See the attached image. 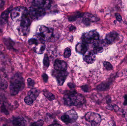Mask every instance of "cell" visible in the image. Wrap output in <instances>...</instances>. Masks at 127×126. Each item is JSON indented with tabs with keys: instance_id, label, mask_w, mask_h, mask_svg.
I'll use <instances>...</instances> for the list:
<instances>
[{
	"instance_id": "1",
	"label": "cell",
	"mask_w": 127,
	"mask_h": 126,
	"mask_svg": "<svg viewBox=\"0 0 127 126\" xmlns=\"http://www.w3.org/2000/svg\"><path fill=\"white\" fill-rule=\"evenodd\" d=\"M63 99L64 104L70 106H81L86 102V99L83 95L75 91H66Z\"/></svg>"
},
{
	"instance_id": "2",
	"label": "cell",
	"mask_w": 127,
	"mask_h": 126,
	"mask_svg": "<svg viewBox=\"0 0 127 126\" xmlns=\"http://www.w3.org/2000/svg\"><path fill=\"white\" fill-rule=\"evenodd\" d=\"M25 86V81L21 75L16 73L11 78L9 86L10 93L12 95L18 94Z\"/></svg>"
},
{
	"instance_id": "3",
	"label": "cell",
	"mask_w": 127,
	"mask_h": 126,
	"mask_svg": "<svg viewBox=\"0 0 127 126\" xmlns=\"http://www.w3.org/2000/svg\"><path fill=\"white\" fill-rule=\"evenodd\" d=\"M36 36L42 41H52L54 37L53 30L43 25L38 27L36 29Z\"/></svg>"
},
{
	"instance_id": "4",
	"label": "cell",
	"mask_w": 127,
	"mask_h": 126,
	"mask_svg": "<svg viewBox=\"0 0 127 126\" xmlns=\"http://www.w3.org/2000/svg\"><path fill=\"white\" fill-rule=\"evenodd\" d=\"M11 18L15 21H21L22 19L29 15L27 9L24 7L19 6L11 10Z\"/></svg>"
},
{
	"instance_id": "5",
	"label": "cell",
	"mask_w": 127,
	"mask_h": 126,
	"mask_svg": "<svg viewBox=\"0 0 127 126\" xmlns=\"http://www.w3.org/2000/svg\"><path fill=\"white\" fill-rule=\"evenodd\" d=\"M99 38V34L95 30H92L84 33L81 37L83 42L87 44L93 43L98 41Z\"/></svg>"
},
{
	"instance_id": "6",
	"label": "cell",
	"mask_w": 127,
	"mask_h": 126,
	"mask_svg": "<svg viewBox=\"0 0 127 126\" xmlns=\"http://www.w3.org/2000/svg\"><path fill=\"white\" fill-rule=\"evenodd\" d=\"M85 119L90 123L91 126H99L101 119L100 115L95 112H90L85 115Z\"/></svg>"
},
{
	"instance_id": "7",
	"label": "cell",
	"mask_w": 127,
	"mask_h": 126,
	"mask_svg": "<svg viewBox=\"0 0 127 126\" xmlns=\"http://www.w3.org/2000/svg\"><path fill=\"white\" fill-rule=\"evenodd\" d=\"M78 118V115L74 110H70L64 114L61 117V120L66 124L72 123L75 122Z\"/></svg>"
},
{
	"instance_id": "8",
	"label": "cell",
	"mask_w": 127,
	"mask_h": 126,
	"mask_svg": "<svg viewBox=\"0 0 127 126\" xmlns=\"http://www.w3.org/2000/svg\"><path fill=\"white\" fill-rule=\"evenodd\" d=\"M28 13L31 19L39 20L44 16L45 10L42 8L32 7L30 9Z\"/></svg>"
},
{
	"instance_id": "9",
	"label": "cell",
	"mask_w": 127,
	"mask_h": 126,
	"mask_svg": "<svg viewBox=\"0 0 127 126\" xmlns=\"http://www.w3.org/2000/svg\"><path fill=\"white\" fill-rule=\"evenodd\" d=\"M40 93L39 90L36 88L31 89L28 93L27 95L25 98L24 101L27 105L31 106L33 103Z\"/></svg>"
},
{
	"instance_id": "10",
	"label": "cell",
	"mask_w": 127,
	"mask_h": 126,
	"mask_svg": "<svg viewBox=\"0 0 127 126\" xmlns=\"http://www.w3.org/2000/svg\"><path fill=\"white\" fill-rule=\"evenodd\" d=\"M29 15L24 18L21 21L20 26L19 28V32L21 35H25L28 32V29L31 24V20Z\"/></svg>"
},
{
	"instance_id": "11",
	"label": "cell",
	"mask_w": 127,
	"mask_h": 126,
	"mask_svg": "<svg viewBox=\"0 0 127 126\" xmlns=\"http://www.w3.org/2000/svg\"><path fill=\"white\" fill-rule=\"evenodd\" d=\"M38 38H34L32 42V45H33V50L37 54H42L44 52L45 45L43 42Z\"/></svg>"
},
{
	"instance_id": "12",
	"label": "cell",
	"mask_w": 127,
	"mask_h": 126,
	"mask_svg": "<svg viewBox=\"0 0 127 126\" xmlns=\"http://www.w3.org/2000/svg\"><path fill=\"white\" fill-rule=\"evenodd\" d=\"M54 76L56 78L58 84L59 86L63 85L68 75V72L66 71H57L54 72Z\"/></svg>"
},
{
	"instance_id": "13",
	"label": "cell",
	"mask_w": 127,
	"mask_h": 126,
	"mask_svg": "<svg viewBox=\"0 0 127 126\" xmlns=\"http://www.w3.org/2000/svg\"><path fill=\"white\" fill-rule=\"evenodd\" d=\"M33 7H38L44 9H48L51 5V1L49 0H37L33 1L32 3Z\"/></svg>"
},
{
	"instance_id": "14",
	"label": "cell",
	"mask_w": 127,
	"mask_h": 126,
	"mask_svg": "<svg viewBox=\"0 0 127 126\" xmlns=\"http://www.w3.org/2000/svg\"><path fill=\"white\" fill-rule=\"evenodd\" d=\"M12 124L13 126H27L26 120L22 116H15L13 117L11 120Z\"/></svg>"
},
{
	"instance_id": "15",
	"label": "cell",
	"mask_w": 127,
	"mask_h": 126,
	"mask_svg": "<svg viewBox=\"0 0 127 126\" xmlns=\"http://www.w3.org/2000/svg\"><path fill=\"white\" fill-rule=\"evenodd\" d=\"M54 68L56 71H66L67 69V64L64 61L57 59L54 62Z\"/></svg>"
},
{
	"instance_id": "16",
	"label": "cell",
	"mask_w": 127,
	"mask_h": 126,
	"mask_svg": "<svg viewBox=\"0 0 127 126\" xmlns=\"http://www.w3.org/2000/svg\"><path fill=\"white\" fill-rule=\"evenodd\" d=\"M83 58L84 61H86L87 63L91 64L94 63L95 61V54L92 51H87L83 55Z\"/></svg>"
},
{
	"instance_id": "17",
	"label": "cell",
	"mask_w": 127,
	"mask_h": 126,
	"mask_svg": "<svg viewBox=\"0 0 127 126\" xmlns=\"http://www.w3.org/2000/svg\"><path fill=\"white\" fill-rule=\"evenodd\" d=\"M83 22L87 25L90 24L92 22H95L97 20V18L92 14L89 13H85L83 15Z\"/></svg>"
},
{
	"instance_id": "18",
	"label": "cell",
	"mask_w": 127,
	"mask_h": 126,
	"mask_svg": "<svg viewBox=\"0 0 127 126\" xmlns=\"http://www.w3.org/2000/svg\"><path fill=\"white\" fill-rule=\"evenodd\" d=\"M12 9V7L10 6L2 13L0 18V22L1 24L3 25L6 23L8 20L9 13L11 12Z\"/></svg>"
},
{
	"instance_id": "19",
	"label": "cell",
	"mask_w": 127,
	"mask_h": 126,
	"mask_svg": "<svg viewBox=\"0 0 127 126\" xmlns=\"http://www.w3.org/2000/svg\"><path fill=\"white\" fill-rule=\"evenodd\" d=\"M76 52L80 54L84 55L87 51V47L84 43H79L75 47Z\"/></svg>"
},
{
	"instance_id": "20",
	"label": "cell",
	"mask_w": 127,
	"mask_h": 126,
	"mask_svg": "<svg viewBox=\"0 0 127 126\" xmlns=\"http://www.w3.org/2000/svg\"><path fill=\"white\" fill-rule=\"evenodd\" d=\"M119 38V35L115 32H110L107 35L106 39L109 41L110 43L115 41Z\"/></svg>"
},
{
	"instance_id": "21",
	"label": "cell",
	"mask_w": 127,
	"mask_h": 126,
	"mask_svg": "<svg viewBox=\"0 0 127 126\" xmlns=\"http://www.w3.org/2000/svg\"><path fill=\"white\" fill-rule=\"evenodd\" d=\"M110 83L108 82L102 83L97 87V89L100 91H105L109 88Z\"/></svg>"
},
{
	"instance_id": "22",
	"label": "cell",
	"mask_w": 127,
	"mask_h": 126,
	"mask_svg": "<svg viewBox=\"0 0 127 126\" xmlns=\"http://www.w3.org/2000/svg\"><path fill=\"white\" fill-rule=\"evenodd\" d=\"M8 83L3 78L0 76V90H5L8 87Z\"/></svg>"
},
{
	"instance_id": "23",
	"label": "cell",
	"mask_w": 127,
	"mask_h": 126,
	"mask_svg": "<svg viewBox=\"0 0 127 126\" xmlns=\"http://www.w3.org/2000/svg\"><path fill=\"white\" fill-rule=\"evenodd\" d=\"M43 94L44 96L48 99L49 100L52 101L55 99V96L51 92H49L46 90H44L43 91Z\"/></svg>"
},
{
	"instance_id": "24",
	"label": "cell",
	"mask_w": 127,
	"mask_h": 126,
	"mask_svg": "<svg viewBox=\"0 0 127 126\" xmlns=\"http://www.w3.org/2000/svg\"><path fill=\"white\" fill-rule=\"evenodd\" d=\"M43 65H44V69L45 70H47L49 66L50 65V61L48 56L47 54L45 55L43 60Z\"/></svg>"
},
{
	"instance_id": "25",
	"label": "cell",
	"mask_w": 127,
	"mask_h": 126,
	"mask_svg": "<svg viewBox=\"0 0 127 126\" xmlns=\"http://www.w3.org/2000/svg\"><path fill=\"white\" fill-rule=\"evenodd\" d=\"M82 16H83V15H82L81 13H75L74 15H72L69 16L68 18V20L69 21H74L77 20L78 18Z\"/></svg>"
},
{
	"instance_id": "26",
	"label": "cell",
	"mask_w": 127,
	"mask_h": 126,
	"mask_svg": "<svg viewBox=\"0 0 127 126\" xmlns=\"http://www.w3.org/2000/svg\"><path fill=\"white\" fill-rule=\"evenodd\" d=\"M103 48L102 47L96 46L93 49V52L95 54H97L103 52Z\"/></svg>"
},
{
	"instance_id": "27",
	"label": "cell",
	"mask_w": 127,
	"mask_h": 126,
	"mask_svg": "<svg viewBox=\"0 0 127 126\" xmlns=\"http://www.w3.org/2000/svg\"><path fill=\"white\" fill-rule=\"evenodd\" d=\"M71 54V49L68 47L66 48L65 49V51H64V57L66 58H68L70 57Z\"/></svg>"
},
{
	"instance_id": "28",
	"label": "cell",
	"mask_w": 127,
	"mask_h": 126,
	"mask_svg": "<svg viewBox=\"0 0 127 126\" xmlns=\"http://www.w3.org/2000/svg\"><path fill=\"white\" fill-rule=\"evenodd\" d=\"M104 66L107 70H111L113 69L112 66L109 62L104 61L103 63Z\"/></svg>"
},
{
	"instance_id": "29",
	"label": "cell",
	"mask_w": 127,
	"mask_h": 126,
	"mask_svg": "<svg viewBox=\"0 0 127 126\" xmlns=\"http://www.w3.org/2000/svg\"><path fill=\"white\" fill-rule=\"evenodd\" d=\"M35 81L31 78H29L27 79V84L28 88H33L35 85Z\"/></svg>"
},
{
	"instance_id": "30",
	"label": "cell",
	"mask_w": 127,
	"mask_h": 126,
	"mask_svg": "<svg viewBox=\"0 0 127 126\" xmlns=\"http://www.w3.org/2000/svg\"><path fill=\"white\" fill-rule=\"evenodd\" d=\"M44 121L42 120H39L36 122L31 124L30 126H43Z\"/></svg>"
},
{
	"instance_id": "31",
	"label": "cell",
	"mask_w": 127,
	"mask_h": 126,
	"mask_svg": "<svg viewBox=\"0 0 127 126\" xmlns=\"http://www.w3.org/2000/svg\"><path fill=\"white\" fill-rule=\"evenodd\" d=\"M81 89L82 90L85 92H88L89 90V88L87 85H84V86H82L81 87Z\"/></svg>"
},
{
	"instance_id": "32",
	"label": "cell",
	"mask_w": 127,
	"mask_h": 126,
	"mask_svg": "<svg viewBox=\"0 0 127 126\" xmlns=\"http://www.w3.org/2000/svg\"><path fill=\"white\" fill-rule=\"evenodd\" d=\"M42 77L44 82H45V83L47 82L48 81V76L46 74L44 73V74H43L42 75Z\"/></svg>"
},
{
	"instance_id": "33",
	"label": "cell",
	"mask_w": 127,
	"mask_h": 126,
	"mask_svg": "<svg viewBox=\"0 0 127 126\" xmlns=\"http://www.w3.org/2000/svg\"><path fill=\"white\" fill-rule=\"evenodd\" d=\"M115 17L116 20L119 21H121L122 20V18L121 15L118 13H116L115 14Z\"/></svg>"
},
{
	"instance_id": "34",
	"label": "cell",
	"mask_w": 127,
	"mask_h": 126,
	"mask_svg": "<svg viewBox=\"0 0 127 126\" xmlns=\"http://www.w3.org/2000/svg\"><path fill=\"white\" fill-rule=\"evenodd\" d=\"M75 29L76 28H75V26L73 25H71L69 27V29L70 31H73V30H75Z\"/></svg>"
},
{
	"instance_id": "35",
	"label": "cell",
	"mask_w": 127,
	"mask_h": 126,
	"mask_svg": "<svg viewBox=\"0 0 127 126\" xmlns=\"http://www.w3.org/2000/svg\"><path fill=\"white\" fill-rule=\"evenodd\" d=\"M68 85L69 87V88H71V89H73V88H74L75 87V85L74 84L72 83H68Z\"/></svg>"
},
{
	"instance_id": "36",
	"label": "cell",
	"mask_w": 127,
	"mask_h": 126,
	"mask_svg": "<svg viewBox=\"0 0 127 126\" xmlns=\"http://www.w3.org/2000/svg\"><path fill=\"white\" fill-rule=\"evenodd\" d=\"M124 104L125 105H127V95L125 96V101L124 102Z\"/></svg>"
},
{
	"instance_id": "37",
	"label": "cell",
	"mask_w": 127,
	"mask_h": 126,
	"mask_svg": "<svg viewBox=\"0 0 127 126\" xmlns=\"http://www.w3.org/2000/svg\"><path fill=\"white\" fill-rule=\"evenodd\" d=\"M3 49L4 47L3 46L1 45H0V53L1 52L3 51Z\"/></svg>"
},
{
	"instance_id": "38",
	"label": "cell",
	"mask_w": 127,
	"mask_h": 126,
	"mask_svg": "<svg viewBox=\"0 0 127 126\" xmlns=\"http://www.w3.org/2000/svg\"><path fill=\"white\" fill-rule=\"evenodd\" d=\"M62 126L61 125H59L58 124H53V125H50V126Z\"/></svg>"
},
{
	"instance_id": "39",
	"label": "cell",
	"mask_w": 127,
	"mask_h": 126,
	"mask_svg": "<svg viewBox=\"0 0 127 126\" xmlns=\"http://www.w3.org/2000/svg\"><path fill=\"white\" fill-rule=\"evenodd\" d=\"M125 118H126V119H127V112L125 113Z\"/></svg>"
},
{
	"instance_id": "40",
	"label": "cell",
	"mask_w": 127,
	"mask_h": 126,
	"mask_svg": "<svg viewBox=\"0 0 127 126\" xmlns=\"http://www.w3.org/2000/svg\"></svg>"
}]
</instances>
